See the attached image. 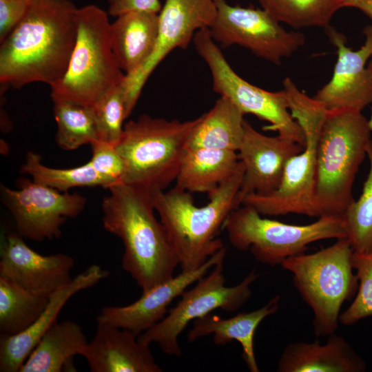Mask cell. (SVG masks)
<instances>
[{"label":"cell","mask_w":372,"mask_h":372,"mask_svg":"<svg viewBox=\"0 0 372 372\" xmlns=\"http://www.w3.org/2000/svg\"><path fill=\"white\" fill-rule=\"evenodd\" d=\"M17 183V189L1 185V199L14 220L17 232L34 241L59 238L67 218L76 217L87 204L78 193H61L26 178Z\"/></svg>","instance_id":"cell-12"},{"label":"cell","mask_w":372,"mask_h":372,"mask_svg":"<svg viewBox=\"0 0 372 372\" xmlns=\"http://www.w3.org/2000/svg\"><path fill=\"white\" fill-rule=\"evenodd\" d=\"M32 0H0V43L22 20Z\"/></svg>","instance_id":"cell-35"},{"label":"cell","mask_w":372,"mask_h":372,"mask_svg":"<svg viewBox=\"0 0 372 372\" xmlns=\"http://www.w3.org/2000/svg\"><path fill=\"white\" fill-rule=\"evenodd\" d=\"M92 146V157L89 163L99 174L121 181L124 174V162L115 146L96 141Z\"/></svg>","instance_id":"cell-34"},{"label":"cell","mask_w":372,"mask_h":372,"mask_svg":"<svg viewBox=\"0 0 372 372\" xmlns=\"http://www.w3.org/2000/svg\"><path fill=\"white\" fill-rule=\"evenodd\" d=\"M262 8L280 23L294 28H328L344 0H257Z\"/></svg>","instance_id":"cell-30"},{"label":"cell","mask_w":372,"mask_h":372,"mask_svg":"<svg viewBox=\"0 0 372 372\" xmlns=\"http://www.w3.org/2000/svg\"><path fill=\"white\" fill-rule=\"evenodd\" d=\"M346 7L359 9L372 19V0H350L346 3Z\"/></svg>","instance_id":"cell-37"},{"label":"cell","mask_w":372,"mask_h":372,"mask_svg":"<svg viewBox=\"0 0 372 372\" xmlns=\"http://www.w3.org/2000/svg\"><path fill=\"white\" fill-rule=\"evenodd\" d=\"M109 14L118 17L132 11L159 13L161 4L159 0H108Z\"/></svg>","instance_id":"cell-36"},{"label":"cell","mask_w":372,"mask_h":372,"mask_svg":"<svg viewBox=\"0 0 372 372\" xmlns=\"http://www.w3.org/2000/svg\"><path fill=\"white\" fill-rule=\"evenodd\" d=\"M200 119L169 121L143 114L126 123L115 146L125 165L121 182L164 190L176 180L189 135Z\"/></svg>","instance_id":"cell-5"},{"label":"cell","mask_w":372,"mask_h":372,"mask_svg":"<svg viewBox=\"0 0 372 372\" xmlns=\"http://www.w3.org/2000/svg\"><path fill=\"white\" fill-rule=\"evenodd\" d=\"M223 229L234 247L249 251L257 261L271 267L304 253L311 243L347 238L341 216H321L310 224L292 225L262 218L247 205L231 212Z\"/></svg>","instance_id":"cell-8"},{"label":"cell","mask_w":372,"mask_h":372,"mask_svg":"<svg viewBox=\"0 0 372 372\" xmlns=\"http://www.w3.org/2000/svg\"><path fill=\"white\" fill-rule=\"evenodd\" d=\"M368 120L361 112L328 110L316 155V202L319 218L342 216L355 200L353 185L371 142Z\"/></svg>","instance_id":"cell-4"},{"label":"cell","mask_w":372,"mask_h":372,"mask_svg":"<svg viewBox=\"0 0 372 372\" xmlns=\"http://www.w3.org/2000/svg\"><path fill=\"white\" fill-rule=\"evenodd\" d=\"M50 298L0 277L1 335H16L28 329L46 307Z\"/></svg>","instance_id":"cell-27"},{"label":"cell","mask_w":372,"mask_h":372,"mask_svg":"<svg viewBox=\"0 0 372 372\" xmlns=\"http://www.w3.org/2000/svg\"><path fill=\"white\" fill-rule=\"evenodd\" d=\"M216 16L209 28L216 43L223 48L238 45L273 64L280 65L305 42L304 35L287 31L263 8L229 5L215 0Z\"/></svg>","instance_id":"cell-11"},{"label":"cell","mask_w":372,"mask_h":372,"mask_svg":"<svg viewBox=\"0 0 372 372\" xmlns=\"http://www.w3.org/2000/svg\"><path fill=\"white\" fill-rule=\"evenodd\" d=\"M192 41L209 68L216 93L229 99L244 114H254L269 122L267 130L305 146L304 132L291 114L283 90L269 92L241 78L227 61L209 28L197 31Z\"/></svg>","instance_id":"cell-10"},{"label":"cell","mask_w":372,"mask_h":372,"mask_svg":"<svg viewBox=\"0 0 372 372\" xmlns=\"http://www.w3.org/2000/svg\"><path fill=\"white\" fill-rule=\"evenodd\" d=\"M280 298L273 297L262 307L250 312H241L229 318H222L211 313L193 321V328L189 331V342L212 335L217 345H224L234 340L242 348V358L251 372H258L254 348L255 332L260 322L278 310Z\"/></svg>","instance_id":"cell-22"},{"label":"cell","mask_w":372,"mask_h":372,"mask_svg":"<svg viewBox=\"0 0 372 372\" xmlns=\"http://www.w3.org/2000/svg\"><path fill=\"white\" fill-rule=\"evenodd\" d=\"M216 16L215 0H166L158 13V34L155 48L136 72L125 75L122 84L128 117L149 76L174 49H185L196 32L209 28Z\"/></svg>","instance_id":"cell-13"},{"label":"cell","mask_w":372,"mask_h":372,"mask_svg":"<svg viewBox=\"0 0 372 372\" xmlns=\"http://www.w3.org/2000/svg\"><path fill=\"white\" fill-rule=\"evenodd\" d=\"M77 18L76 43L64 76L50 87L51 97L93 105L122 85L125 74L112 51L107 13L91 4L79 8Z\"/></svg>","instance_id":"cell-7"},{"label":"cell","mask_w":372,"mask_h":372,"mask_svg":"<svg viewBox=\"0 0 372 372\" xmlns=\"http://www.w3.org/2000/svg\"><path fill=\"white\" fill-rule=\"evenodd\" d=\"M92 372H161L149 344L127 329L97 322L94 337L81 351Z\"/></svg>","instance_id":"cell-19"},{"label":"cell","mask_w":372,"mask_h":372,"mask_svg":"<svg viewBox=\"0 0 372 372\" xmlns=\"http://www.w3.org/2000/svg\"><path fill=\"white\" fill-rule=\"evenodd\" d=\"M364 360L347 340L335 333L324 344L296 342L282 351L278 362L279 372H363Z\"/></svg>","instance_id":"cell-21"},{"label":"cell","mask_w":372,"mask_h":372,"mask_svg":"<svg viewBox=\"0 0 372 372\" xmlns=\"http://www.w3.org/2000/svg\"><path fill=\"white\" fill-rule=\"evenodd\" d=\"M93 107L99 141L116 146L123 135V121L127 118L122 85L105 92Z\"/></svg>","instance_id":"cell-32"},{"label":"cell","mask_w":372,"mask_h":372,"mask_svg":"<svg viewBox=\"0 0 372 372\" xmlns=\"http://www.w3.org/2000/svg\"><path fill=\"white\" fill-rule=\"evenodd\" d=\"M224 260L198 280L194 287L185 290L176 305L160 322L140 334L138 340L149 345L155 342L165 354L180 356L178 337L191 321L218 309L234 312L245 304L251 296V285L259 275L252 270L239 284L226 286Z\"/></svg>","instance_id":"cell-9"},{"label":"cell","mask_w":372,"mask_h":372,"mask_svg":"<svg viewBox=\"0 0 372 372\" xmlns=\"http://www.w3.org/2000/svg\"><path fill=\"white\" fill-rule=\"evenodd\" d=\"M323 122L315 121L302 127L305 146L287 161L278 187L267 195H247L241 205L252 207L261 216L295 214L319 218L316 202V155Z\"/></svg>","instance_id":"cell-14"},{"label":"cell","mask_w":372,"mask_h":372,"mask_svg":"<svg viewBox=\"0 0 372 372\" xmlns=\"http://www.w3.org/2000/svg\"><path fill=\"white\" fill-rule=\"evenodd\" d=\"M102 201L103 225L122 241V267L143 292L174 276L178 258L154 215L150 191L118 182Z\"/></svg>","instance_id":"cell-2"},{"label":"cell","mask_w":372,"mask_h":372,"mask_svg":"<svg viewBox=\"0 0 372 372\" xmlns=\"http://www.w3.org/2000/svg\"><path fill=\"white\" fill-rule=\"evenodd\" d=\"M78 9L70 0H32L1 42V85L19 89L33 82L51 87L59 81L76 43Z\"/></svg>","instance_id":"cell-1"},{"label":"cell","mask_w":372,"mask_h":372,"mask_svg":"<svg viewBox=\"0 0 372 372\" xmlns=\"http://www.w3.org/2000/svg\"><path fill=\"white\" fill-rule=\"evenodd\" d=\"M56 122V144L64 150H74L99 141L94 107L70 99H54Z\"/></svg>","instance_id":"cell-28"},{"label":"cell","mask_w":372,"mask_h":372,"mask_svg":"<svg viewBox=\"0 0 372 372\" xmlns=\"http://www.w3.org/2000/svg\"><path fill=\"white\" fill-rule=\"evenodd\" d=\"M352 265L359 284L353 302L340 315L339 322L344 326L372 316V250L366 253L353 251Z\"/></svg>","instance_id":"cell-33"},{"label":"cell","mask_w":372,"mask_h":372,"mask_svg":"<svg viewBox=\"0 0 372 372\" xmlns=\"http://www.w3.org/2000/svg\"><path fill=\"white\" fill-rule=\"evenodd\" d=\"M366 154L370 168L362 194L349 205L342 216L347 238L353 251L358 253L372 250V140Z\"/></svg>","instance_id":"cell-31"},{"label":"cell","mask_w":372,"mask_h":372,"mask_svg":"<svg viewBox=\"0 0 372 372\" xmlns=\"http://www.w3.org/2000/svg\"><path fill=\"white\" fill-rule=\"evenodd\" d=\"M304 146L280 135L266 136L244 121V133L238 151L245 173L238 198L250 194L267 195L276 190L287 161L301 152Z\"/></svg>","instance_id":"cell-17"},{"label":"cell","mask_w":372,"mask_h":372,"mask_svg":"<svg viewBox=\"0 0 372 372\" xmlns=\"http://www.w3.org/2000/svg\"><path fill=\"white\" fill-rule=\"evenodd\" d=\"M107 276L108 272L100 266H90L50 296L46 307L28 329L16 335H1L0 371L19 372L40 339L57 322L66 302L76 293L94 286Z\"/></svg>","instance_id":"cell-20"},{"label":"cell","mask_w":372,"mask_h":372,"mask_svg":"<svg viewBox=\"0 0 372 372\" xmlns=\"http://www.w3.org/2000/svg\"><path fill=\"white\" fill-rule=\"evenodd\" d=\"M244 173L239 160L233 174L208 194L209 201L202 207L195 205L191 193L176 187L151 192L182 271L198 268L224 247L217 236L231 212L241 206L238 192Z\"/></svg>","instance_id":"cell-3"},{"label":"cell","mask_w":372,"mask_h":372,"mask_svg":"<svg viewBox=\"0 0 372 372\" xmlns=\"http://www.w3.org/2000/svg\"><path fill=\"white\" fill-rule=\"evenodd\" d=\"M367 67L372 71V56L369 60V63L367 65ZM368 125H369L371 132H372V110H371V118L369 120H368Z\"/></svg>","instance_id":"cell-38"},{"label":"cell","mask_w":372,"mask_h":372,"mask_svg":"<svg viewBox=\"0 0 372 372\" xmlns=\"http://www.w3.org/2000/svg\"><path fill=\"white\" fill-rule=\"evenodd\" d=\"M337 48L338 59L331 80L314 97L327 110L361 112L372 103V71L366 62L372 56V25L364 29L365 42L358 50L346 45V38L336 30L325 28Z\"/></svg>","instance_id":"cell-15"},{"label":"cell","mask_w":372,"mask_h":372,"mask_svg":"<svg viewBox=\"0 0 372 372\" xmlns=\"http://www.w3.org/2000/svg\"><path fill=\"white\" fill-rule=\"evenodd\" d=\"M353 248L347 238L312 254L302 253L283 261L293 285L313 313V333L326 337L338 327L340 309L358 290L352 265Z\"/></svg>","instance_id":"cell-6"},{"label":"cell","mask_w":372,"mask_h":372,"mask_svg":"<svg viewBox=\"0 0 372 372\" xmlns=\"http://www.w3.org/2000/svg\"><path fill=\"white\" fill-rule=\"evenodd\" d=\"M21 172L32 176V180L61 192L79 187L101 186L108 189L120 181L102 175L88 162L81 166L69 169H56L44 165L39 154L29 152Z\"/></svg>","instance_id":"cell-29"},{"label":"cell","mask_w":372,"mask_h":372,"mask_svg":"<svg viewBox=\"0 0 372 372\" xmlns=\"http://www.w3.org/2000/svg\"><path fill=\"white\" fill-rule=\"evenodd\" d=\"M225 255L226 249L223 247L198 268L181 271L177 276L143 292L134 302L123 307L102 308L96 321L127 329L138 336L160 322L166 316L169 304L214 266L225 260Z\"/></svg>","instance_id":"cell-18"},{"label":"cell","mask_w":372,"mask_h":372,"mask_svg":"<svg viewBox=\"0 0 372 372\" xmlns=\"http://www.w3.org/2000/svg\"><path fill=\"white\" fill-rule=\"evenodd\" d=\"M158 34V13L132 11L110 24L112 48L121 70L130 75L152 54Z\"/></svg>","instance_id":"cell-23"},{"label":"cell","mask_w":372,"mask_h":372,"mask_svg":"<svg viewBox=\"0 0 372 372\" xmlns=\"http://www.w3.org/2000/svg\"><path fill=\"white\" fill-rule=\"evenodd\" d=\"M244 114L229 99L220 96L201 115L188 138L187 147L238 152L244 133Z\"/></svg>","instance_id":"cell-26"},{"label":"cell","mask_w":372,"mask_h":372,"mask_svg":"<svg viewBox=\"0 0 372 372\" xmlns=\"http://www.w3.org/2000/svg\"><path fill=\"white\" fill-rule=\"evenodd\" d=\"M17 232L1 236L0 277L35 293L50 296L71 282L74 258L65 254L41 255Z\"/></svg>","instance_id":"cell-16"},{"label":"cell","mask_w":372,"mask_h":372,"mask_svg":"<svg viewBox=\"0 0 372 372\" xmlns=\"http://www.w3.org/2000/svg\"><path fill=\"white\" fill-rule=\"evenodd\" d=\"M238 162L236 152L187 147L175 187L191 194H209L233 174Z\"/></svg>","instance_id":"cell-24"},{"label":"cell","mask_w":372,"mask_h":372,"mask_svg":"<svg viewBox=\"0 0 372 372\" xmlns=\"http://www.w3.org/2000/svg\"><path fill=\"white\" fill-rule=\"evenodd\" d=\"M350 0H344V7H346V3Z\"/></svg>","instance_id":"cell-39"},{"label":"cell","mask_w":372,"mask_h":372,"mask_svg":"<svg viewBox=\"0 0 372 372\" xmlns=\"http://www.w3.org/2000/svg\"><path fill=\"white\" fill-rule=\"evenodd\" d=\"M75 322H56L33 349L19 372H61L74 370L73 358L81 355L87 343Z\"/></svg>","instance_id":"cell-25"}]
</instances>
